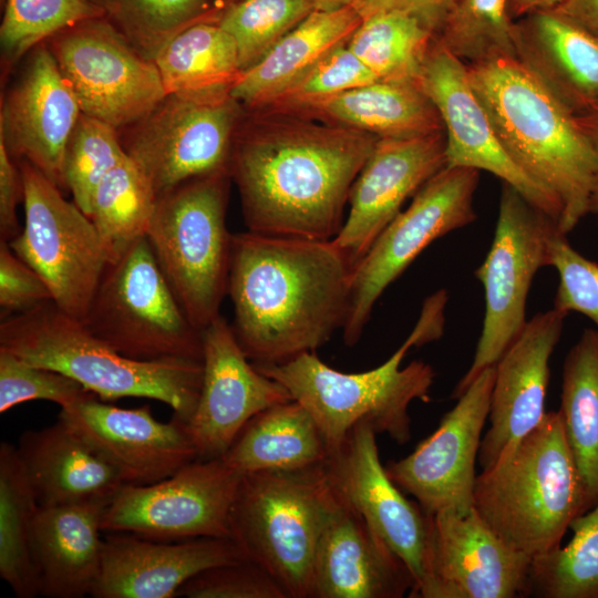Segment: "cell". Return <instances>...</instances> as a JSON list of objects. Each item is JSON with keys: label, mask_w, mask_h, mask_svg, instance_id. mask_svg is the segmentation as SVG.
Here are the masks:
<instances>
[{"label": "cell", "mask_w": 598, "mask_h": 598, "mask_svg": "<svg viewBox=\"0 0 598 598\" xmlns=\"http://www.w3.org/2000/svg\"><path fill=\"white\" fill-rule=\"evenodd\" d=\"M379 137L348 126L275 111L241 116L231 145L249 231L332 240L350 190Z\"/></svg>", "instance_id": "1"}, {"label": "cell", "mask_w": 598, "mask_h": 598, "mask_svg": "<svg viewBox=\"0 0 598 598\" xmlns=\"http://www.w3.org/2000/svg\"><path fill=\"white\" fill-rule=\"evenodd\" d=\"M353 266L332 240L233 234V332L255 364L315 352L342 329Z\"/></svg>", "instance_id": "2"}, {"label": "cell", "mask_w": 598, "mask_h": 598, "mask_svg": "<svg viewBox=\"0 0 598 598\" xmlns=\"http://www.w3.org/2000/svg\"><path fill=\"white\" fill-rule=\"evenodd\" d=\"M467 65L470 84L509 157L548 192L568 234L590 214L598 164L567 110L515 56Z\"/></svg>", "instance_id": "3"}, {"label": "cell", "mask_w": 598, "mask_h": 598, "mask_svg": "<svg viewBox=\"0 0 598 598\" xmlns=\"http://www.w3.org/2000/svg\"><path fill=\"white\" fill-rule=\"evenodd\" d=\"M446 301L445 290L426 298L406 340L386 361L364 372L338 371L315 352L281 363L252 364L282 384L292 400L306 408L330 453L362 421L369 422L378 434H386L398 444H405L411 439L409 406L414 400H429L435 373L423 361H412L404 368L401 362L410 348L442 337Z\"/></svg>", "instance_id": "4"}, {"label": "cell", "mask_w": 598, "mask_h": 598, "mask_svg": "<svg viewBox=\"0 0 598 598\" xmlns=\"http://www.w3.org/2000/svg\"><path fill=\"white\" fill-rule=\"evenodd\" d=\"M0 349L61 372L103 400L132 396L166 403L184 423L194 413L202 389L203 361L127 358L52 300L3 318Z\"/></svg>", "instance_id": "5"}, {"label": "cell", "mask_w": 598, "mask_h": 598, "mask_svg": "<svg viewBox=\"0 0 598 598\" xmlns=\"http://www.w3.org/2000/svg\"><path fill=\"white\" fill-rule=\"evenodd\" d=\"M474 508L509 546L532 557L560 546L587 512L580 473L557 412L476 476Z\"/></svg>", "instance_id": "6"}, {"label": "cell", "mask_w": 598, "mask_h": 598, "mask_svg": "<svg viewBox=\"0 0 598 598\" xmlns=\"http://www.w3.org/2000/svg\"><path fill=\"white\" fill-rule=\"evenodd\" d=\"M337 502L324 463L244 474L230 512V538L288 598H310L317 545Z\"/></svg>", "instance_id": "7"}, {"label": "cell", "mask_w": 598, "mask_h": 598, "mask_svg": "<svg viewBox=\"0 0 598 598\" xmlns=\"http://www.w3.org/2000/svg\"><path fill=\"white\" fill-rule=\"evenodd\" d=\"M229 172L185 182L156 197L146 233L156 261L195 328L204 331L228 293L233 234Z\"/></svg>", "instance_id": "8"}, {"label": "cell", "mask_w": 598, "mask_h": 598, "mask_svg": "<svg viewBox=\"0 0 598 598\" xmlns=\"http://www.w3.org/2000/svg\"><path fill=\"white\" fill-rule=\"evenodd\" d=\"M82 322L131 359L203 361V331L185 315L146 236L107 262Z\"/></svg>", "instance_id": "9"}, {"label": "cell", "mask_w": 598, "mask_h": 598, "mask_svg": "<svg viewBox=\"0 0 598 598\" xmlns=\"http://www.w3.org/2000/svg\"><path fill=\"white\" fill-rule=\"evenodd\" d=\"M557 229L553 218L503 183L494 238L475 270L484 289L483 327L472 364L455 385L453 399L483 370L495 365L524 329L527 296L537 271L549 266V240Z\"/></svg>", "instance_id": "10"}, {"label": "cell", "mask_w": 598, "mask_h": 598, "mask_svg": "<svg viewBox=\"0 0 598 598\" xmlns=\"http://www.w3.org/2000/svg\"><path fill=\"white\" fill-rule=\"evenodd\" d=\"M24 225L11 249L48 285L52 301L83 321L109 262L92 219L60 187L21 161Z\"/></svg>", "instance_id": "11"}, {"label": "cell", "mask_w": 598, "mask_h": 598, "mask_svg": "<svg viewBox=\"0 0 598 598\" xmlns=\"http://www.w3.org/2000/svg\"><path fill=\"white\" fill-rule=\"evenodd\" d=\"M480 172L445 166L431 177L377 237L353 267L342 337L354 346L385 289L434 240L476 219L473 198Z\"/></svg>", "instance_id": "12"}, {"label": "cell", "mask_w": 598, "mask_h": 598, "mask_svg": "<svg viewBox=\"0 0 598 598\" xmlns=\"http://www.w3.org/2000/svg\"><path fill=\"white\" fill-rule=\"evenodd\" d=\"M81 112L115 128L132 126L166 96L154 61L104 17L83 20L49 39Z\"/></svg>", "instance_id": "13"}, {"label": "cell", "mask_w": 598, "mask_h": 598, "mask_svg": "<svg viewBox=\"0 0 598 598\" xmlns=\"http://www.w3.org/2000/svg\"><path fill=\"white\" fill-rule=\"evenodd\" d=\"M241 477L221 457L197 458L162 481L126 484L105 508L102 530L163 542L230 538Z\"/></svg>", "instance_id": "14"}, {"label": "cell", "mask_w": 598, "mask_h": 598, "mask_svg": "<svg viewBox=\"0 0 598 598\" xmlns=\"http://www.w3.org/2000/svg\"><path fill=\"white\" fill-rule=\"evenodd\" d=\"M243 106L231 95L195 100L166 95L134 126L126 154L156 196L190 179L229 172Z\"/></svg>", "instance_id": "15"}, {"label": "cell", "mask_w": 598, "mask_h": 598, "mask_svg": "<svg viewBox=\"0 0 598 598\" xmlns=\"http://www.w3.org/2000/svg\"><path fill=\"white\" fill-rule=\"evenodd\" d=\"M377 434L369 422L354 425L329 454L324 471L338 497L405 564L414 581L409 597L423 598L429 584V515L388 475Z\"/></svg>", "instance_id": "16"}, {"label": "cell", "mask_w": 598, "mask_h": 598, "mask_svg": "<svg viewBox=\"0 0 598 598\" xmlns=\"http://www.w3.org/2000/svg\"><path fill=\"white\" fill-rule=\"evenodd\" d=\"M494 378L495 365L483 370L430 436L411 454L385 466L390 478L427 515L474 508L475 465Z\"/></svg>", "instance_id": "17"}, {"label": "cell", "mask_w": 598, "mask_h": 598, "mask_svg": "<svg viewBox=\"0 0 598 598\" xmlns=\"http://www.w3.org/2000/svg\"><path fill=\"white\" fill-rule=\"evenodd\" d=\"M532 561L475 508L429 515V584L423 598L527 597Z\"/></svg>", "instance_id": "18"}, {"label": "cell", "mask_w": 598, "mask_h": 598, "mask_svg": "<svg viewBox=\"0 0 598 598\" xmlns=\"http://www.w3.org/2000/svg\"><path fill=\"white\" fill-rule=\"evenodd\" d=\"M417 83L442 117L446 135V166L470 167L497 176L559 227L561 209L558 203L504 150L470 84L466 63L434 39Z\"/></svg>", "instance_id": "19"}, {"label": "cell", "mask_w": 598, "mask_h": 598, "mask_svg": "<svg viewBox=\"0 0 598 598\" xmlns=\"http://www.w3.org/2000/svg\"><path fill=\"white\" fill-rule=\"evenodd\" d=\"M89 392L61 408L59 420L112 465L125 484L162 481L198 458L186 423L159 422L147 405L122 409Z\"/></svg>", "instance_id": "20"}, {"label": "cell", "mask_w": 598, "mask_h": 598, "mask_svg": "<svg viewBox=\"0 0 598 598\" xmlns=\"http://www.w3.org/2000/svg\"><path fill=\"white\" fill-rule=\"evenodd\" d=\"M203 368L198 402L186 423L198 458L221 457L251 417L292 400L255 368L221 315L203 331Z\"/></svg>", "instance_id": "21"}, {"label": "cell", "mask_w": 598, "mask_h": 598, "mask_svg": "<svg viewBox=\"0 0 598 598\" xmlns=\"http://www.w3.org/2000/svg\"><path fill=\"white\" fill-rule=\"evenodd\" d=\"M445 131L379 138L349 195V212L333 244L354 267L402 205L446 166Z\"/></svg>", "instance_id": "22"}, {"label": "cell", "mask_w": 598, "mask_h": 598, "mask_svg": "<svg viewBox=\"0 0 598 598\" xmlns=\"http://www.w3.org/2000/svg\"><path fill=\"white\" fill-rule=\"evenodd\" d=\"M81 114L53 53L41 43L2 102L0 140L13 159L29 162L64 187V152Z\"/></svg>", "instance_id": "23"}, {"label": "cell", "mask_w": 598, "mask_h": 598, "mask_svg": "<svg viewBox=\"0 0 598 598\" xmlns=\"http://www.w3.org/2000/svg\"><path fill=\"white\" fill-rule=\"evenodd\" d=\"M566 317V312L556 308L535 315L496 362L489 426L477 457L482 470L542 422L546 413L549 360Z\"/></svg>", "instance_id": "24"}, {"label": "cell", "mask_w": 598, "mask_h": 598, "mask_svg": "<svg viewBox=\"0 0 598 598\" xmlns=\"http://www.w3.org/2000/svg\"><path fill=\"white\" fill-rule=\"evenodd\" d=\"M246 559L229 537L177 542L111 533L104 538L95 598H173L197 574Z\"/></svg>", "instance_id": "25"}, {"label": "cell", "mask_w": 598, "mask_h": 598, "mask_svg": "<svg viewBox=\"0 0 598 598\" xmlns=\"http://www.w3.org/2000/svg\"><path fill=\"white\" fill-rule=\"evenodd\" d=\"M413 586L405 564L338 497L317 545L310 598H401Z\"/></svg>", "instance_id": "26"}, {"label": "cell", "mask_w": 598, "mask_h": 598, "mask_svg": "<svg viewBox=\"0 0 598 598\" xmlns=\"http://www.w3.org/2000/svg\"><path fill=\"white\" fill-rule=\"evenodd\" d=\"M516 59L574 115L598 105V35L557 7L514 20Z\"/></svg>", "instance_id": "27"}, {"label": "cell", "mask_w": 598, "mask_h": 598, "mask_svg": "<svg viewBox=\"0 0 598 598\" xmlns=\"http://www.w3.org/2000/svg\"><path fill=\"white\" fill-rule=\"evenodd\" d=\"M109 504L39 506L32 529V556L40 595H91L102 567V518Z\"/></svg>", "instance_id": "28"}, {"label": "cell", "mask_w": 598, "mask_h": 598, "mask_svg": "<svg viewBox=\"0 0 598 598\" xmlns=\"http://www.w3.org/2000/svg\"><path fill=\"white\" fill-rule=\"evenodd\" d=\"M39 506L111 502L126 485L116 470L61 420L23 432L17 446Z\"/></svg>", "instance_id": "29"}, {"label": "cell", "mask_w": 598, "mask_h": 598, "mask_svg": "<svg viewBox=\"0 0 598 598\" xmlns=\"http://www.w3.org/2000/svg\"><path fill=\"white\" fill-rule=\"evenodd\" d=\"M361 22L353 6L312 11L261 60L241 72L230 95L249 111L266 107L329 52L347 44Z\"/></svg>", "instance_id": "30"}, {"label": "cell", "mask_w": 598, "mask_h": 598, "mask_svg": "<svg viewBox=\"0 0 598 598\" xmlns=\"http://www.w3.org/2000/svg\"><path fill=\"white\" fill-rule=\"evenodd\" d=\"M292 114L352 127L379 138H408L445 131L437 109L417 82L375 81Z\"/></svg>", "instance_id": "31"}, {"label": "cell", "mask_w": 598, "mask_h": 598, "mask_svg": "<svg viewBox=\"0 0 598 598\" xmlns=\"http://www.w3.org/2000/svg\"><path fill=\"white\" fill-rule=\"evenodd\" d=\"M329 454L326 440L311 414L291 400L251 417L221 458L244 475L316 467L322 465Z\"/></svg>", "instance_id": "32"}, {"label": "cell", "mask_w": 598, "mask_h": 598, "mask_svg": "<svg viewBox=\"0 0 598 598\" xmlns=\"http://www.w3.org/2000/svg\"><path fill=\"white\" fill-rule=\"evenodd\" d=\"M154 62L166 95L195 100L230 95L243 72L235 40L217 22L182 31L162 48Z\"/></svg>", "instance_id": "33"}, {"label": "cell", "mask_w": 598, "mask_h": 598, "mask_svg": "<svg viewBox=\"0 0 598 598\" xmlns=\"http://www.w3.org/2000/svg\"><path fill=\"white\" fill-rule=\"evenodd\" d=\"M558 413L588 511L598 501V329H585L564 360Z\"/></svg>", "instance_id": "34"}, {"label": "cell", "mask_w": 598, "mask_h": 598, "mask_svg": "<svg viewBox=\"0 0 598 598\" xmlns=\"http://www.w3.org/2000/svg\"><path fill=\"white\" fill-rule=\"evenodd\" d=\"M39 508L17 446L0 444V576L20 598H33L39 580L32 529Z\"/></svg>", "instance_id": "35"}, {"label": "cell", "mask_w": 598, "mask_h": 598, "mask_svg": "<svg viewBox=\"0 0 598 598\" xmlns=\"http://www.w3.org/2000/svg\"><path fill=\"white\" fill-rule=\"evenodd\" d=\"M436 30L404 12H380L362 19L348 48L379 81L417 82Z\"/></svg>", "instance_id": "36"}, {"label": "cell", "mask_w": 598, "mask_h": 598, "mask_svg": "<svg viewBox=\"0 0 598 598\" xmlns=\"http://www.w3.org/2000/svg\"><path fill=\"white\" fill-rule=\"evenodd\" d=\"M156 197L128 155L101 181L94 193L90 218L109 261L146 236Z\"/></svg>", "instance_id": "37"}, {"label": "cell", "mask_w": 598, "mask_h": 598, "mask_svg": "<svg viewBox=\"0 0 598 598\" xmlns=\"http://www.w3.org/2000/svg\"><path fill=\"white\" fill-rule=\"evenodd\" d=\"M145 58L154 61L175 35L218 22L225 7L210 0H89Z\"/></svg>", "instance_id": "38"}, {"label": "cell", "mask_w": 598, "mask_h": 598, "mask_svg": "<svg viewBox=\"0 0 598 598\" xmlns=\"http://www.w3.org/2000/svg\"><path fill=\"white\" fill-rule=\"evenodd\" d=\"M569 543L533 557L528 596L598 598V501L569 525Z\"/></svg>", "instance_id": "39"}, {"label": "cell", "mask_w": 598, "mask_h": 598, "mask_svg": "<svg viewBox=\"0 0 598 598\" xmlns=\"http://www.w3.org/2000/svg\"><path fill=\"white\" fill-rule=\"evenodd\" d=\"M507 0H457L435 40L466 64L515 56Z\"/></svg>", "instance_id": "40"}, {"label": "cell", "mask_w": 598, "mask_h": 598, "mask_svg": "<svg viewBox=\"0 0 598 598\" xmlns=\"http://www.w3.org/2000/svg\"><path fill=\"white\" fill-rule=\"evenodd\" d=\"M315 10L305 0H236L225 6L217 23L235 40L245 71Z\"/></svg>", "instance_id": "41"}, {"label": "cell", "mask_w": 598, "mask_h": 598, "mask_svg": "<svg viewBox=\"0 0 598 598\" xmlns=\"http://www.w3.org/2000/svg\"><path fill=\"white\" fill-rule=\"evenodd\" d=\"M126 155L117 128L80 115L65 147L62 175L64 188L89 217L99 184Z\"/></svg>", "instance_id": "42"}, {"label": "cell", "mask_w": 598, "mask_h": 598, "mask_svg": "<svg viewBox=\"0 0 598 598\" xmlns=\"http://www.w3.org/2000/svg\"><path fill=\"white\" fill-rule=\"evenodd\" d=\"M0 41L4 55L18 60L30 49L83 20L103 17L89 0H2Z\"/></svg>", "instance_id": "43"}, {"label": "cell", "mask_w": 598, "mask_h": 598, "mask_svg": "<svg viewBox=\"0 0 598 598\" xmlns=\"http://www.w3.org/2000/svg\"><path fill=\"white\" fill-rule=\"evenodd\" d=\"M347 44L329 52L264 109L298 113L348 90L379 81Z\"/></svg>", "instance_id": "44"}, {"label": "cell", "mask_w": 598, "mask_h": 598, "mask_svg": "<svg viewBox=\"0 0 598 598\" xmlns=\"http://www.w3.org/2000/svg\"><path fill=\"white\" fill-rule=\"evenodd\" d=\"M74 379L25 362L0 349V412L33 400L51 401L65 406L87 394Z\"/></svg>", "instance_id": "45"}, {"label": "cell", "mask_w": 598, "mask_h": 598, "mask_svg": "<svg viewBox=\"0 0 598 598\" xmlns=\"http://www.w3.org/2000/svg\"><path fill=\"white\" fill-rule=\"evenodd\" d=\"M549 266L558 274L554 308L579 312L598 329V264L577 251L567 234L557 229L549 240Z\"/></svg>", "instance_id": "46"}, {"label": "cell", "mask_w": 598, "mask_h": 598, "mask_svg": "<svg viewBox=\"0 0 598 598\" xmlns=\"http://www.w3.org/2000/svg\"><path fill=\"white\" fill-rule=\"evenodd\" d=\"M177 597L288 598V595L265 568L246 558L197 574L178 589Z\"/></svg>", "instance_id": "47"}, {"label": "cell", "mask_w": 598, "mask_h": 598, "mask_svg": "<svg viewBox=\"0 0 598 598\" xmlns=\"http://www.w3.org/2000/svg\"><path fill=\"white\" fill-rule=\"evenodd\" d=\"M52 300L42 277L14 254L8 241L0 239V310L1 318L28 311Z\"/></svg>", "instance_id": "48"}, {"label": "cell", "mask_w": 598, "mask_h": 598, "mask_svg": "<svg viewBox=\"0 0 598 598\" xmlns=\"http://www.w3.org/2000/svg\"><path fill=\"white\" fill-rule=\"evenodd\" d=\"M23 199V184L20 166L7 151L0 140V239L10 241L17 237L20 228L17 206Z\"/></svg>", "instance_id": "49"}, {"label": "cell", "mask_w": 598, "mask_h": 598, "mask_svg": "<svg viewBox=\"0 0 598 598\" xmlns=\"http://www.w3.org/2000/svg\"><path fill=\"white\" fill-rule=\"evenodd\" d=\"M457 0H354L362 19L380 12H404L432 25L436 33Z\"/></svg>", "instance_id": "50"}, {"label": "cell", "mask_w": 598, "mask_h": 598, "mask_svg": "<svg viewBox=\"0 0 598 598\" xmlns=\"http://www.w3.org/2000/svg\"><path fill=\"white\" fill-rule=\"evenodd\" d=\"M557 8L598 35V0H564Z\"/></svg>", "instance_id": "51"}, {"label": "cell", "mask_w": 598, "mask_h": 598, "mask_svg": "<svg viewBox=\"0 0 598 598\" xmlns=\"http://www.w3.org/2000/svg\"><path fill=\"white\" fill-rule=\"evenodd\" d=\"M576 120L589 142L598 164V105L585 114L576 115ZM590 214L598 215V172L591 199Z\"/></svg>", "instance_id": "52"}, {"label": "cell", "mask_w": 598, "mask_h": 598, "mask_svg": "<svg viewBox=\"0 0 598 598\" xmlns=\"http://www.w3.org/2000/svg\"><path fill=\"white\" fill-rule=\"evenodd\" d=\"M563 1L564 0H507V13L512 20H517L536 10L555 8Z\"/></svg>", "instance_id": "53"}, {"label": "cell", "mask_w": 598, "mask_h": 598, "mask_svg": "<svg viewBox=\"0 0 598 598\" xmlns=\"http://www.w3.org/2000/svg\"><path fill=\"white\" fill-rule=\"evenodd\" d=\"M310 2L317 10L330 11L347 6H353L354 0H305Z\"/></svg>", "instance_id": "54"}, {"label": "cell", "mask_w": 598, "mask_h": 598, "mask_svg": "<svg viewBox=\"0 0 598 598\" xmlns=\"http://www.w3.org/2000/svg\"><path fill=\"white\" fill-rule=\"evenodd\" d=\"M234 1H236V0H217V2H218L219 4H221L223 7H225V6H227L228 3H231V2H234Z\"/></svg>", "instance_id": "55"}, {"label": "cell", "mask_w": 598, "mask_h": 598, "mask_svg": "<svg viewBox=\"0 0 598 598\" xmlns=\"http://www.w3.org/2000/svg\"><path fill=\"white\" fill-rule=\"evenodd\" d=\"M2 1V0H1Z\"/></svg>", "instance_id": "56"}]
</instances>
